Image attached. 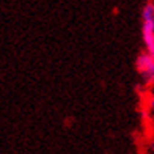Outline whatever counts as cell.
<instances>
[{"label":"cell","instance_id":"7a4b0ae2","mask_svg":"<svg viewBox=\"0 0 154 154\" xmlns=\"http://www.w3.org/2000/svg\"><path fill=\"white\" fill-rule=\"evenodd\" d=\"M135 68L138 75L143 79L145 83L154 85V57L146 52H142L135 60Z\"/></svg>","mask_w":154,"mask_h":154},{"label":"cell","instance_id":"6da1fadb","mask_svg":"<svg viewBox=\"0 0 154 154\" xmlns=\"http://www.w3.org/2000/svg\"><path fill=\"white\" fill-rule=\"evenodd\" d=\"M142 39L145 52L154 57V2H146L142 10Z\"/></svg>","mask_w":154,"mask_h":154},{"label":"cell","instance_id":"3957f363","mask_svg":"<svg viewBox=\"0 0 154 154\" xmlns=\"http://www.w3.org/2000/svg\"><path fill=\"white\" fill-rule=\"evenodd\" d=\"M146 109L149 110V113L154 115V93H151L148 97H146Z\"/></svg>","mask_w":154,"mask_h":154},{"label":"cell","instance_id":"277c9868","mask_svg":"<svg viewBox=\"0 0 154 154\" xmlns=\"http://www.w3.org/2000/svg\"><path fill=\"white\" fill-rule=\"evenodd\" d=\"M149 149L154 152V132H152V135H151V138H149Z\"/></svg>","mask_w":154,"mask_h":154}]
</instances>
